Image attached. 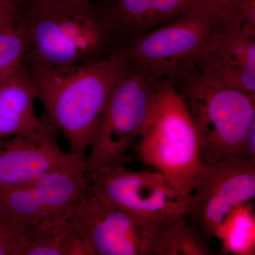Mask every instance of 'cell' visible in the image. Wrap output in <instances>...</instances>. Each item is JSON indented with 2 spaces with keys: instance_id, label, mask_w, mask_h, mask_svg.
I'll list each match as a JSON object with an SVG mask.
<instances>
[{
  "instance_id": "21",
  "label": "cell",
  "mask_w": 255,
  "mask_h": 255,
  "mask_svg": "<svg viewBox=\"0 0 255 255\" xmlns=\"http://www.w3.org/2000/svg\"><path fill=\"white\" fill-rule=\"evenodd\" d=\"M16 24V9L0 6V32Z\"/></svg>"
},
{
  "instance_id": "2",
  "label": "cell",
  "mask_w": 255,
  "mask_h": 255,
  "mask_svg": "<svg viewBox=\"0 0 255 255\" xmlns=\"http://www.w3.org/2000/svg\"><path fill=\"white\" fill-rule=\"evenodd\" d=\"M16 25L26 42V64L60 68L113 58L91 1L25 0L16 7Z\"/></svg>"
},
{
  "instance_id": "12",
  "label": "cell",
  "mask_w": 255,
  "mask_h": 255,
  "mask_svg": "<svg viewBox=\"0 0 255 255\" xmlns=\"http://www.w3.org/2000/svg\"><path fill=\"white\" fill-rule=\"evenodd\" d=\"M198 69L255 93V26L238 18L217 16Z\"/></svg>"
},
{
  "instance_id": "24",
  "label": "cell",
  "mask_w": 255,
  "mask_h": 255,
  "mask_svg": "<svg viewBox=\"0 0 255 255\" xmlns=\"http://www.w3.org/2000/svg\"><path fill=\"white\" fill-rule=\"evenodd\" d=\"M64 1H71V2H83V1H91V0H64Z\"/></svg>"
},
{
  "instance_id": "11",
  "label": "cell",
  "mask_w": 255,
  "mask_h": 255,
  "mask_svg": "<svg viewBox=\"0 0 255 255\" xmlns=\"http://www.w3.org/2000/svg\"><path fill=\"white\" fill-rule=\"evenodd\" d=\"M58 135L47 119L38 131L0 140V188L21 185L55 171L86 169V164L62 150Z\"/></svg>"
},
{
  "instance_id": "26",
  "label": "cell",
  "mask_w": 255,
  "mask_h": 255,
  "mask_svg": "<svg viewBox=\"0 0 255 255\" xmlns=\"http://www.w3.org/2000/svg\"><path fill=\"white\" fill-rule=\"evenodd\" d=\"M12 1H14V4H16V6H17L18 0H12Z\"/></svg>"
},
{
  "instance_id": "4",
  "label": "cell",
  "mask_w": 255,
  "mask_h": 255,
  "mask_svg": "<svg viewBox=\"0 0 255 255\" xmlns=\"http://www.w3.org/2000/svg\"><path fill=\"white\" fill-rule=\"evenodd\" d=\"M139 156L160 172L180 194L190 196L200 167V146L185 101L172 84L159 82L147 125L140 135Z\"/></svg>"
},
{
  "instance_id": "18",
  "label": "cell",
  "mask_w": 255,
  "mask_h": 255,
  "mask_svg": "<svg viewBox=\"0 0 255 255\" xmlns=\"http://www.w3.org/2000/svg\"><path fill=\"white\" fill-rule=\"evenodd\" d=\"M26 54V42L16 25L0 32V80L22 65Z\"/></svg>"
},
{
  "instance_id": "13",
  "label": "cell",
  "mask_w": 255,
  "mask_h": 255,
  "mask_svg": "<svg viewBox=\"0 0 255 255\" xmlns=\"http://www.w3.org/2000/svg\"><path fill=\"white\" fill-rule=\"evenodd\" d=\"M95 4L112 57L198 0H100Z\"/></svg>"
},
{
  "instance_id": "22",
  "label": "cell",
  "mask_w": 255,
  "mask_h": 255,
  "mask_svg": "<svg viewBox=\"0 0 255 255\" xmlns=\"http://www.w3.org/2000/svg\"><path fill=\"white\" fill-rule=\"evenodd\" d=\"M241 155L255 162V124L252 127L247 135L242 147Z\"/></svg>"
},
{
  "instance_id": "19",
  "label": "cell",
  "mask_w": 255,
  "mask_h": 255,
  "mask_svg": "<svg viewBox=\"0 0 255 255\" xmlns=\"http://www.w3.org/2000/svg\"><path fill=\"white\" fill-rule=\"evenodd\" d=\"M29 229L17 227L0 215V255H26Z\"/></svg>"
},
{
  "instance_id": "1",
  "label": "cell",
  "mask_w": 255,
  "mask_h": 255,
  "mask_svg": "<svg viewBox=\"0 0 255 255\" xmlns=\"http://www.w3.org/2000/svg\"><path fill=\"white\" fill-rule=\"evenodd\" d=\"M25 65L44 115L66 139L69 152L86 164L107 101L127 63L115 56L60 68Z\"/></svg>"
},
{
  "instance_id": "23",
  "label": "cell",
  "mask_w": 255,
  "mask_h": 255,
  "mask_svg": "<svg viewBox=\"0 0 255 255\" xmlns=\"http://www.w3.org/2000/svg\"><path fill=\"white\" fill-rule=\"evenodd\" d=\"M0 6H7V7L16 9V4H14L12 0H0Z\"/></svg>"
},
{
  "instance_id": "7",
  "label": "cell",
  "mask_w": 255,
  "mask_h": 255,
  "mask_svg": "<svg viewBox=\"0 0 255 255\" xmlns=\"http://www.w3.org/2000/svg\"><path fill=\"white\" fill-rule=\"evenodd\" d=\"M90 255H157L165 219L128 212L92 194L67 209Z\"/></svg>"
},
{
  "instance_id": "6",
  "label": "cell",
  "mask_w": 255,
  "mask_h": 255,
  "mask_svg": "<svg viewBox=\"0 0 255 255\" xmlns=\"http://www.w3.org/2000/svg\"><path fill=\"white\" fill-rule=\"evenodd\" d=\"M160 80L128 66L114 85L87 156L86 173L126 166L127 153L147 125Z\"/></svg>"
},
{
  "instance_id": "5",
  "label": "cell",
  "mask_w": 255,
  "mask_h": 255,
  "mask_svg": "<svg viewBox=\"0 0 255 255\" xmlns=\"http://www.w3.org/2000/svg\"><path fill=\"white\" fill-rule=\"evenodd\" d=\"M216 17L199 2L147 32L116 56L175 86L197 70Z\"/></svg>"
},
{
  "instance_id": "20",
  "label": "cell",
  "mask_w": 255,
  "mask_h": 255,
  "mask_svg": "<svg viewBox=\"0 0 255 255\" xmlns=\"http://www.w3.org/2000/svg\"><path fill=\"white\" fill-rule=\"evenodd\" d=\"M214 14L223 17L240 18L242 0H198Z\"/></svg>"
},
{
  "instance_id": "8",
  "label": "cell",
  "mask_w": 255,
  "mask_h": 255,
  "mask_svg": "<svg viewBox=\"0 0 255 255\" xmlns=\"http://www.w3.org/2000/svg\"><path fill=\"white\" fill-rule=\"evenodd\" d=\"M255 197V162L239 155L201 163L191 194L186 217L206 241L226 215Z\"/></svg>"
},
{
  "instance_id": "9",
  "label": "cell",
  "mask_w": 255,
  "mask_h": 255,
  "mask_svg": "<svg viewBox=\"0 0 255 255\" xmlns=\"http://www.w3.org/2000/svg\"><path fill=\"white\" fill-rule=\"evenodd\" d=\"M92 194L128 212L155 219L186 216L191 195L178 192L157 171H134L125 166L88 175Z\"/></svg>"
},
{
  "instance_id": "16",
  "label": "cell",
  "mask_w": 255,
  "mask_h": 255,
  "mask_svg": "<svg viewBox=\"0 0 255 255\" xmlns=\"http://www.w3.org/2000/svg\"><path fill=\"white\" fill-rule=\"evenodd\" d=\"M223 253L233 255H255V214L253 202L231 210L215 233Z\"/></svg>"
},
{
  "instance_id": "10",
  "label": "cell",
  "mask_w": 255,
  "mask_h": 255,
  "mask_svg": "<svg viewBox=\"0 0 255 255\" xmlns=\"http://www.w3.org/2000/svg\"><path fill=\"white\" fill-rule=\"evenodd\" d=\"M92 194L85 168L55 171L21 185L0 188V215L14 226L29 229L47 214L70 207Z\"/></svg>"
},
{
  "instance_id": "3",
  "label": "cell",
  "mask_w": 255,
  "mask_h": 255,
  "mask_svg": "<svg viewBox=\"0 0 255 255\" xmlns=\"http://www.w3.org/2000/svg\"><path fill=\"white\" fill-rule=\"evenodd\" d=\"M195 124L202 163L241 155L255 124V93L227 85L197 69L176 85Z\"/></svg>"
},
{
  "instance_id": "14",
  "label": "cell",
  "mask_w": 255,
  "mask_h": 255,
  "mask_svg": "<svg viewBox=\"0 0 255 255\" xmlns=\"http://www.w3.org/2000/svg\"><path fill=\"white\" fill-rule=\"evenodd\" d=\"M36 89L25 63L0 80V140L38 131L47 118L37 117Z\"/></svg>"
},
{
  "instance_id": "15",
  "label": "cell",
  "mask_w": 255,
  "mask_h": 255,
  "mask_svg": "<svg viewBox=\"0 0 255 255\" xmlns=\"http://www.w3.org/2000/svg\"><path fill=\"white\" fill-rule=\"evenodd\" d=\"M68 208L47 214L30 228L26 255H90L69 221Z\"/></svg>"
},
{
  "instance_id": "17",
  "label": "cell",
  "mask_w": 255,
  "mask_h": 255,
  "mask_svg": "<svg viewBox=\"0 0 255 255\" xmlns=\"http://www.w3.org/2000/svg\"><path fill=\"white\" fill-rule=\"evenodd\" d=\"M186 216L164 220L157 255H210L215 253Z\"/></svg>"
},
{
  "instance_id": "25",
  "label": "cell",
  "mask_w": 255,
  "mask_h": 255,
  "mask_svg": "<svg viewBox=\"0 0 255 255\" xmlns=\"http://www.w3.org/2000/svg\"><path fill=\"white\" fill-rule=\"evenodd\" d=\"M23 1H25V0H18L17 6H18V5L21 4V3H22Z\"/></svg>"
}]
</instances>
